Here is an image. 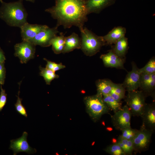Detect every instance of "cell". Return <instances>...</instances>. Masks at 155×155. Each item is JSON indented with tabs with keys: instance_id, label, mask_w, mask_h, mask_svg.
I'll return each mask as SVG.
<instances>
[{
	"instance_id": "83f0119b",
	"label": "cell",
	"mask_w": 155,
	"mask_h": 155,
	"mask_svg": "<svg viewBox=\"0 0 155 155\" xmlns=\"http://www.w3.org/2000/svg\"><path fill=\"white\" fill-rule=\"evenodd\" d=\"M20 93L19 90L18 92V95L17 96V102L14 105L15 109L18 113L26 117H27L28 115L26 108L25 106L23 105L22 103V99L20 98L19 96Z\"/></svg>"
},
{
	"instance_id": "4dcf8cb0",
	"label": "cell",
	"mask_w": 155,
	"mask_h": 155,
	"mask_svg": "<svg viewBox=\"0 0 155 155\" xmlns=\"http://www.w3.org/2000/svg\"><path fill=\"white\" fill-rule=\"evenodd\" d=\"M155 87V73L150 74V78L148 82L146 90L144 94L147 95L152 94Z\"/></svg>"
},
{
	"instance_id": "9a60e30c",
	"label": "cell",
	"mask_w": 155,
	"mask_h": 155,
	"mask_svg": "<svg viewBox=\"0 0 155 155\" xmlns=\"http://www.w3.org/2000/svg\"><path fill=\"white\" fill-rule=\"evenodd\" d=\"M100 58L105 67L124 68L122 59L117 55L112 50L107 53L101 55Z\"/></svg>"
},
{
	"instance_id": "836d02e7",
	"label": "cell",
	"mask_w": 155,
	"mask_h": 155,
	"mask_svg": "<svg viewBox=\"0 0 155 155\" xmlns=\"http://www.w3.org/2000/svg\"><path fill=\"white\" fill-rule=\"evenodd\" d=\"M6 58L4 52L0 47V63H4Z\"/></svg>"
},
{
	"instance_id": "ffe728a7",
	"label": "cell",
	"mask_w": 155,
	"mask_h": 155,
	"mask_svg": "<svg viewBox=\"0 0 155 155\" xmlns=\"http://www.w3.org/2000/svg\"><path fill=\"white\" fill-rule=\"evenodd\" d=\"M65 37L63 32L56 36L51 40V45L54 53L56 54L62 53L64 46Z\"/></svg>"
},
{
	"instance_id": "5b68a950",
	"label": "cell",
	"mask_w": 155,
	"mask_h": 155,
	"mask_svg": "<svg viewBox=\"0 0 155 155\" xmlns=\"http://www.w3.org/2000/svg\"><path fill=\"white\" fill-rule=\"evenodd\" d=\"M146 96L142 91L137 90L128 92L125 101L132 115L141 116L146 104Z\"/></svg>"
},
{
	"instance_id": "f546056e",
	"label": "cell",
	"mask_w": 155,
	"mask_h": 155,
	"mask_svg": "<svg viewBox=\"0 0 155 155\" xmlns=\"http://www.w3.org/2000/svg\"><path fill=\"white\" fill-rule=\"evenodd\" d=\"M44 59L47 62L46 67L55 72L63 69L65 67V66L61 63H57L49 61L46 58H44Z\"/></svg>"
},
{
	"instance_id": "2e32d148",
	"label": "cell",
	"mask_w": 155,
	"mask_h": 155,
	"mask_svg": "<svg viewBox=\"0 0 155 155\" xmlns=\"http://www.w3.org/2000/svg\"><path fill=\"white\" fill-rule=\"evenodd\" d=\"M126 32L125 28L119 26L114 28L107 34L102 36L105 45L112 44L125 36Z\"/></svg>"
},
{
	"instance_id": "7c38bea8",
	"label": "cell",
	"mask_w": 155,
	"mask_h": 155,
	"mask_svg": "<svg viewBox=\"0 0 155 155\" xmlns=\"http://www.w3.org/2000/svg\"><path fill=\"white\" fill-rule=\"evenodd\" d=\"M140 117L142 120V125L154 131L155 129V103L150 104L146 103Z\"/></svg>"
},
{
	"instance_id": "603a6c76",
	"label": "cell",
	"mask_w": 155,
	"mask_h": 155,
	"mask_svg": "<svg viewBox=\"0 0 155 155\" xmlns=\"http://www.w3.org/2000/svg\"><path fill=\"white\" fill-rule=\"evenodd\" d=\"M104 101L110 108L114 113L117 112L122 108V103L118 102L113 98L110 94L102 96Z\"/></svg>"
},
{
	"instance_id": "52a82bcc",
	"label": "cell",
	"mask_w": 155,
	"mask_h": 155,
	"mask_svg": "<svg viewBox=\"0 0 155 155\" xmlns=\"http://www.w3.org/2000/svg\"><path fill=\"white\" fill-rule=\"evenodd\" d=\"M131 115L128 107L127 105H125L111 115L112 125L116 129L120 131L126 128L130 127Z\"/></svg>"
},
{
	"instance_id": "8992f818",
	"label": "cell",
	"mask_w": 155,
	"mask_h": 155,
	"mask_svg": "<svg viewBox=\"0 0 155 155\" xmlns=\"http://www.w3.org/2000/svg\"><path fill=\"white\" fill-rule=\"evenodd\" d=\"M154 132L153 130L141 125L140 129L138 130L132 140L135 153H140L148 149Z\"/></svg>"
},
{
	"instance_id": "9c48e42d",
	"label": "cell",
	"mask_w": 155,
	"mask_h": 155,
	"mask_svg": "<svg viewBox=\"0 0 155 155\" xmlns=\"http://www.w3.org/2000/svg\"><path fill=\"white\" fill-rule=\"evenodd\" d=\"M57 26L53 28L49 27L39 32L34 38L28 41L35 46L39 45L42 47L51 46L52 39L59 32Z\"/></svg>"
},
{
	"instance_id": "d6986e66",
	"label": "cell",
	"mask_w": 155,
	"mask_h": 155,
	"mask_svg": "<svg viewBox=\"0 0 155 155\" xmlns=\"http://www.w3.org/2000/svg\"><path fill=\"white\" fill-rule=\"evenodd\" d=\"M113 50V52L118 57L122 58L124 57L127 51L128 47V39L123 36L115 44Z\"/></svg>"
},
{
	"instance_id": "7402d4cb",
	"label": "cell",
	"mask_w": 155,
	"mask_h": 155,
	"mask_svg": "<svg viewBox=\"0 0 155 155\" xmlns=\"http://www.w3.org/2000/svg\"><path fill=\"white\" fill-rule=\"evenodd\" d=\"M117 143L124 152L125 155H131L134 152L132 140L122 138L119 136L117 140Z\"/></svg>"
},
{
	"instance_id": "5bb4252c",
	"label": "cell",
	"mask_w": 155,
	"mask_h": 155,
	"mask_svg": "<svg viewBox=\"0 0 155 155\" xmlns=\"http://www.w3.org/2000/svg\"><path fill=\"white\" fill-rule=\"evenodd\" d=\"M116 0H86L88 14L98 13L105 8L114 4Z\"/></svg>"
},
{
	"instance_id": "484cf974",
	"label": "cell",
	"mask_w": 155,
	"mask_h": 155,
	"mask_svg": "<svg viewBox=\"0 0 155 155\" xmlns=\"http://www.w3.org/2000/svg\"><path fill=\"white\" fill-rule=\"evenodd\" d=\"M140 73H145L151 74L155 73V59L153 57L143 67L139 69Z\"/></svg>"
},
{
	"instance_id": "7a4b0ae2",
	"label": "cell",
	"mask_w": 155,
	"mask_h": 155,
	"mask_svg": "<svg viewBox=\"0 0 155 155\" xmlns=\"http://www.w3.org/2000/svg\"><path fill=\"white\" fill-rule=\"evenodd\" d=\"M22 1L3 2L0 8V17L9 26L20 28L27 21L28 13Z\"/></svg>"
},
{
	"instance_id": "e0dca14e",
	"label": "cell",
	"mask_w": 155,
	"mask_h": 155,
	"mask_svg": "<svg viewBox=\"0 0 155 155\" xmlns=\"http://www.w3.org/2000/svg\"><path fill=\"white\" fill-rule=\"evenodd\" d=\"M81 46V38L78 34L73 32L69 36L65 37V45L62 53H68L75 49H80Z\"/></svg>"
},
{
	"instance_id": "f1b7e54d",
	"label": "cell",
	"mask_w": 155,
	"mask_h": 155,
	"mask_svg": "<svg viewBox=\"0 0 155 155\" xmlns=\"http://www.w3.org/2000/svg\"><path fill=\"white\" fill-rule=\"evenodd\" d=\"M150 78V74L143 73L140 74V87L144 94L146 89L148 82Z\"/></svg>"
},
{
	"instance_id": "4316f807",
	"label": "cell",
	"mask_w": 155,
	"mask_h": 155,
	"mask_svg": "<svg viewBox=\"0 0 155 155\" xmlns=\"http://www.w3.org/2000/svg\"><path fill=\"white\" fill-rule=\"evenodd\" d=\"M138 130L130 127L126 128L121 131L122 134L119 136L121 137L129 140H132Z\"/></svg>"
},
{
	"instance_id": "6da1fadb",
	"label": "cell",
	"mask_w": 155,
	"mask_h": 155,
	"mask_svg": "<svg viewBox=\"0 0 155 155\" xmlns=\"http://www.w3.org/2000/svg\"><path fill=\"white\" fill-rule=\"evenodd\" d=\"M55 5L45 10L57 20L56 26L62 25L65 28L73 26L80 31L88 20L86 0H55Z\"/></svg>"
},
{
	"instance_id": "ba28073f",
	"label": "cell",
	"mask_w": 155,
	"mask_h": 155,
	"mask_svg": "<svg viewBox=\"0 0 155 155\" xmlns=\"http://www.w3.org/2000/svg\"><path fill=\"white\" fill-rule=\"evenodd\" d=\"M14 55L20 59L21 63H26L34 57L35 46L29 41L26 40L14 46Z\"/></svg>"
},
{
	"instance_id": "8fae6325",
	"label": "cell",
	"mask_w": 155,
	"mask_h": 155,
	"mask_svg": "<svg viewBox=\"0 0 155 155\" xmlns=\"http://www.w3.org/2000/svg\"><path fill=\"white\" fill-rule=\"evenodd\" d=\"M132 66L131 71L128 73L122 84L128 92L136 90L140 87V73L139 69L133 62Z\"/></svg>"
},
{
	"instance_id": "44dd1931",
	"label": "cell",
	"mask_w": 155,
	"mask_h": 155,
	"mask_svg": "<svg viewBox=\"0 0 155 155\" xmlns=\"http://www.w3.org/2000/svg\"><path fill=\"white\" fill-rule=\"evenodd\" d=\"M125 90L122 84L114 83L109 94L115 100L120 102L125 97Z\"/></svg>"
},
{
	"instance_id": "30bf717a",
	"label": "cell",
	"mask_w": 155,
	"mask_h": 155,
	"mask_svg": "<svg viewBox=\"0 0 155 155\" xmlns=\"http://www.w3.org/2000/svg\"><path fill=\"white\" fill-rule=\"evenodd\" d=\"M28 135V133L24 131L21 137L10 141L9 148L13 151V155H16L20 152H25L29 154L36 152V149L31 147L28 144L27 140Z\"/></svg>"
},
{
	"instance_id": "cb8c5ba5",
	"label": "cell",
	"mask_w": 155,
	"mask_h": 155,
	"mask_svg": "<svg viewBox=\"0 0 155 155\" xmlns=\"http://www.w3.org/2000/svg\"><path fill=\"white\" fill-rule=\"evenodd\" d=\"M40 70V75L42 76L47 85H50L51 81L55 79L58 78L59 76L56 74L55 72L46 67L39 66Z\"/></svg>"
},
{
	"instance_id": "3957f363",
	"label": "cell",
	"mask_w": 155,
	"mask_h": 155,
	"mask_svg": "<svg viewBox=\"0 0 155 155\" xmlns=\"http://www.w3.org/2000/svg\"><path fill=\"white\" fill-rule=\"evenodd\" d=\"M84 101L86 112L94 122L98 121L103 115L108 114L111 110L104 101L102 95L98 93L85 97Z\"/></svg>"
},
{
	"instance_id": "1f68e13d",
	"label": "cell",
	"mask_w": 155,
	"mask_h": 155,
	"mask_svg": "<svg viewBox=\"0 0 155 155\" xmlns=\"http://www.w3.org/2000/svg\"><path fill=\"white\" fill-rule=\"evenodd\" d=\"M1 92L0 93V112L1 111L3 108L6 104L7 101V94L5 90L3 89L1 85Z\"/></svg>"
},
{
	"instance_id": "d590c367",
	"label": "cell",
	"mask_w": 155,
	"mask_h": 155,
	"mask_svg": "<svg viewBox=\"0 0 155 155\" xmlns=\"http://www.w3.org/2000/svg\"><path fill=\"white\" fill-rule=\"evenodd\" d=\"M0 2L2 3L3 1L2 0H0Z\"/></svg>"
},
{
	"instance_id": "e575fe53",
	"label": "cell",
	"mask_w": 155,
	"mask_h": 155,
	"mask_svg": "<svg viewBox=\"0 0 155 155\" xmlns=\"http://www.w3.org/2000/svg\"><path fill=\"white\" fill-rule=\"evenodd\" d=\"M21 0L23 1V0ZM25 0L26 1H30L32 3H34L35 1V0Z\"/></svg>"
},
{
	"instance_id": "277c9868",
	"label": "cell",
	"mask_w": 155,
	"mask_h": 155,
	"mask_svg": "<svg viewBox=\"0 0 155 155\" xmlns=\"http://www.w3.org/2000/svg\"><path fill=\"white\" fill-rule=\"evenodd\" d=\"M81 49L87 56H91L98 52L105 45L102 36H98L86 27L80 30Z\"/></svg>"
},
{
	"instance_id": "d6a6232c",
	"label": "cell",
	"mask_w": 155,
	"mask_h": 155,
	"mask_svg": "<svg viewBox=\"0 0 155 155\" xmlns=\"http://www.w3.org/2000/svg\"><path fill=\"white\" fill-rule=\"evenodd\" d=\"M4 63H0V84L3 85L6 76V69Z\"/></svg>"
},
{
	"instance_id": "ac0fdd59",
	"label": "cell",
	"mask_w": 155,
	"mask_h": 155,
	"mask_svg": "<svg viewBox=\"0 0 155 155\" xmlns=\"http://www.w3.org/2000/svg\"><path fill=\"white\" fill-rule=\"evenodd\" d=\"M114 83L108 79H99L96 82L97 93L102 96L109 94Z\"/></svg>"
},
{
	"instance_id": "4fadbf2b",
	"label": "cell",
	"mask_w": 155,
	"mask_h": 155,
	"mask_svg": "<svg viewBox=\"0 0 155 155\" xmlns=\"http://www.w3.org/2000/svg\"><path fill=\"white\" fill-rule=\"evenodd\" d=\"M48 27L46 25L31 24L27 22L20 28L22 40L26 41L31 39L40 31Z\"/></svg>"
},
{
	"instance_id": "d4e9b609",
	"label": "cell",
	"mask_w": 155,
	"mask_h": 155,
	"mask_svg": "<svg viewBox=\"0 0 155 155\" xmlns=\"http://www.w3.org/2000/svg\"><path fill=\"white\" fill-rule=\"evenodd\" d=\"M104 150L112 155H125L122 149L116 142L107 146Z\"/></svg>"
}]
</instances>
